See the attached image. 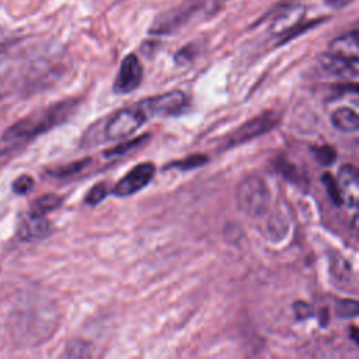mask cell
<instances>
[{"instance_id":"6da1fadb","label":"cell","mask_w":359,"mask_h":359,"mask_svg":"<svg viewBox=\"0 0 359 359\" xmlns=\"http://www.w3.org/2000/svg\"><path fill=\"white\" fill-rule=\"evenodd\" d=\"M77 105V100H63L14 122L1 135V150L8 151L24 147L38 136L66 122L74 114Z\"/></svg>"},{"instance_id":"7a4b0ae2","label":"cell","mask_w":359,"mask_h":359,"mask_svg":"<svg viewBox=\"0 0 359 359\" xmlns=\"http://www.w3.org/2000/svg\"><path fill=\"white\" fill-rule=\"evenodd\" d=\"M269 188L258 174L247 175L236 188L237 208L248 217L264 216L269 209Z\"/></svg>"},{"instance_id":"3957f363","label":"cell","mask_w":359,"mask_h":359,"mask_svg":"<svg viewBox=\"0 0 359 359\" xmlns=\"http://www.w3.org/2000/svg\"><path fill=\"white\" fill-rule=\"evenodd\" d=\"M279 122V115L275 111H265L264 114L251 118L231 132L223 143L224 149L240 146L245 142H250L269 130H272Z\"/></svg>"},{"instance_id":"277c9868","label":"cell","mask_w":359,"mask_h":359,"mask_svg":"<svg viewBox=\"0 0 359 359\" xmlns=\"http://www.w3.org/2000/svg\"><path fill=\"white\" fill-rule=\"evenodd\" d=\"M147 119V114L137 104L118 111L105 125L104 133L108 140H121L135 133L143 122Z\"/></svg>"},{"instance_id":"5b68a950","label":"cell","mask_w":359,"mask_h":359,"mask_svg":"<svg viewBox=\"0 0 359 359\" xmlns=\"http://www.w3.org/2000/svg\"><path fill=\"white\" fill-rule=\"evenodd\" d=\"M147 116L151 115H163L171 116L181 114L188 105V97L181 90H172L147 100H143L139 104Z\"/></svg>"},{"instance_id":"8992f818","label":"cell","mask_w":359,"mask_h":359,"mask_svg":"<svg viewBox=\"0 0 359 359\" xmlns=\"http://www.w3.org/2000/svg\"><path fill=\"white\" fill-rule=\"evenodd\" d=\"M156 167L153 163H140L132 167L114 187L112 192L116 196H130L144 188L154 177Z\"/></svg>"},{"instance_id":"52a82bcc","label":"cell","mask_w":359,"mask_h":359,"mask_svg":"<svg viewBox=\"0 0 359 359\" xmlns=\"http://www.w3.org/2000/svg\"><path fill=\"white\" fill-rule=\"evenodd\" d=\"M143 80V66L135 53H129L121 62L114 91L116 94H129L136 90Z\"/></svg>"},{"instance_id":"ba28073f","label":"cell","mask_w":359,"mask_h":359,"mask_svg":"<svg viewBox=\"0 0 359 359\" xmlns=\"http://www.w3.org/2000/svg\"><path fill=\"white\" fill-rule=\"evenodd\" d=\"M50 233V222L45 215L27 212L21 216L17 237L24 243H32L45 238Z\"/></svg>"},{"instance_id":"9c48e42d","label":"cell","mask_w":359,"mask_h":359,"mask_svg":"<svg viewBox=\"0 0 359 359\" xmlns=\"http://www.w3.org/2000/svg\"><path fill=\"white\" fill-rule=\"evenodd\" d=\"M318 62L323 70H325L332 76L344 77V79L358 77V65H359L358 57H348L335 52H330V53L321 55Z\"/></svg>"},{"instance_id":"30bf717a","label":"cell","mask_w":359,"mask_h":359,"mask_svg":"<svg viewBox=\"0 0 359 359\" xmlns=\"http://www.w3.org/2000/svg\"><path fill=\"white\" fill-rule=\"evenodd\" d=\"M337 184L342 194L344 202H346L349 206H356L359 199V177L356 167L351 164L342 165L337 177Z\"/></svg>"},{"instance_id":"8fae6325","label":"cell","mask_w":359,"mask_h":359,"mask_svg":"<svg viewBox=\"0 0 359 359\" xmlns=\"http://www.w3.org/2000/svg\"><path fill=\"white\" fill-rule=\"evenodd\" d=\"M331 123L341 132H356L359 128L358 114L348 107L337 108L331 115Z\"/></svg>"},{"instance_id":"7c38bea8","label":"cell","mask_w":359,"mask_h":359,"mask_svg":"<svg viewBox=\"0 0 359 359\" xmlns=\"http://www.w3.org/2000/svg\"><path fill=\"white\" fill-rule=\"evenodd\" d=\"M331 52L348 56V57H358V34L352 31L348 35L337 38L331 43Z\"/></svg>"},{"instance_id":"4fadbf2b","label":"cell","mask_w":359,"mask_h":359,"mask_svg":"<svg viewBox=\"0 0 359 359\" xmlns=\"http://www.w3.org/2000/svg\"><path fill=\"white\" fill-rule=\"evenodd\" d=\"M91 163V158H81V160H76L67 164H62L57 165L55 168H50L46 171V174L52 178H57V180H63V178H69L73 177L76 174H79L80 171H83L88 164Z\"/></svg>"},{"instance_id":"5bb4252c","label":"cell","mask_w":359,"mask_h":359,"mask_svg":"<svg viewBox=\"0 0 359 359\" xmlns=\"http://www.w3.org/2000/svg\"><path fill=\"white\" fill-rule=\"evenodd\" d=\"M63 199L60 195L57 194H45L39 198H36L31 208H29V212H34V213H39V215H46L55 209H57L60 205H62Z\"/></svg>"},{"instance_id":"9a60e30c","label":"cell","mask_w":359,"mask_h":359,"mask_svg":"<svg viewBox=\"0 0 359 359\" xmlns=\"http://www.w3.org/2000/svg\"><path fill=\"white\" fill-rule=\"evenodd\" d=\"M208 163V157L203 156V154H194V156H189L184 160H178V161H172L170 164H167V168L172 170H192V168H196V167H201L203 164Z\"/></svg>"},{"instance_id":"2e32d148","label":"cell","mask_w":359,"mask_h":359,"mask_svg":"<svg viewBox=\"0 0 359 359\" xmlns=\"http://www.w3.org/2000/svg\"><path fill=\"white\" fill-rule=\"evenodd\" d=\"M313 154L316 157V160L321 164V165H331L334 164V161L337 160V150L330 146V144H323V146H316L311 149Z\"/></svg>"},{"instance_id":"e0dca14e","label":"cell","mask_w":359,"mask_h":359,"mask_svg":"<svg viewBox=\"0 0 359 359\" xmlns=\"http://www.w3.org/2000/svg\"><path fill=\"white\" fill-rule=\"evenodd\" d=\"M335 311L341 318H355L359 313V306L356 300L342 299L337 302Z\"/></svg>"},{"instance_id":"ac0fdd59","label":"cell","mask_w":359,"mask_h":359,"mask_svg":"<svg viewBox=\"0 0 359 359\" xmlns=\"http://www.w3.org/2000/svg\"><path fill=\"white\" fill-rule=\"evenodd\" d=\"M147 137H149V136H147V135H144V136H139V137H135V139L126 140V142H123V143H121V144L115 146L114 149L107 150V151H105V157H115V156L125 154V153H128L129 150H132V149H135V147L140 146L143 142H146V140H147Z\"/></svg>"},{"instance_id":"d6986e66","label":"cell","mask_w":359,"mask_h":359,"mask_svg":"<svg viewBox=\"0 0 359 359\" xmlns=\"http://www.w3.org/2000/svg\"><path fill=\"white\" fill-rule=\"evenodd\" d=\"M323 184L325 185V188H327V191H328V195H330V198L332 199V202L335 203V205H342L344 203V199H342V194H341V191H339V187H338V184H337V180L330 174V172H325V174H323Z\"/></svg>"},{"instance_id":"ffe728a7","label":"cell","mask_w":359,"mask_h":359,"mask_svg":"<svg viewBox=\"0 0 359 359\" xmlns=\"http://www.w3.org/2000/svg\"><path fill=\"white\" fill-rule=\"evenodd\" d=\"M108 194H109V187H108L107 182L95 184V185L88 191V194L86 195V202H87L88 205H97V203H100L102 199H105Z\"/></svg>"},{"instance_id":"44dd1931","label":"cell","mask_w":359,"mask_h":359,"mask_svg":"<svg viewBox=\"0 0 359 359\" xmlns=\"http://www.w3.org/2000/svg\"><path fill=\"white\" fill-rule=\"evenodd\" d=\"M90 355H91L90 345L80 339L72 341L66 346V352H65V356H69V358H87Z\"/></svg>"},{"instance_id":"7402d4cb","label":"cell","mask_w":359,"mask_h":359,"mask_svg":"<svg viewBox=\"0 0 359 359\" xmlns=\"http://www.w3.org/2000/svg\"><path fill=\"white\" fill-rule=\"evenodd\" d=\"M34 185H35L34 178L28 174H22L14 180V182L11 184V189L17 195H27L28 192L32 191Z\"/></svg>"},{"instance_id":"603a6c76","label":"cell","mask_w":359,"mask_h":359,"mask_svg":"<svg viewBox=\"0 0 359 359\" xmlns=\"http://www.w3.org/2000/svg\"><path fill=\"white\" fill-rule=\"evenodd\" d=\"M276 170L285 177V178H287L289 181H299V174H297V170H296V167L293 165V164H290V163H287V161H285L283 158H279L278 161H276Z\"/></svg>"},{"instance_id":"cb8c5ba5","label":"cell","mask_w":359,"mask_h":359,"mask_svg":"<svg viewBox=\"0 0 359 359\" xmlns=\"http://www.w3.org/2000/svg\"><path fill=\"white\" fill-rule=\"evenodd\" d=\"M293 311H294L297 320H307L314 316L313 307L306 302H296L293 304Z\"/></svg>"},{"instance_id":"d4e9b609","label":"cell","mask_w":359,"mask_h":359,"mask_svg":"<svg viewBox=\"0 0 359 359\" xmlns=\"http://www.w3.org/2000/svg\"><path fill=\"white\" fill-rule=\"evenodd\" d=\"M325 1H327V4H330L332 7H344L345 4L351 3L352 0H325Z\"/></svg>"},{"instance_id":"484cf974","label":"cell","mask_w":359,"mask_h":359,"mask_svg":"<svg viewBox=\"0 0 359 359\" xmlns=\"http://www.w3.org/2000/svg\"><path fill=\"white\" fill-rule=\"evenodd\" d=\"M358 335H356V327H352L351 328V338H352V341L355 342V344H358V338H356Z\"/></svg>"}]
</instances>
